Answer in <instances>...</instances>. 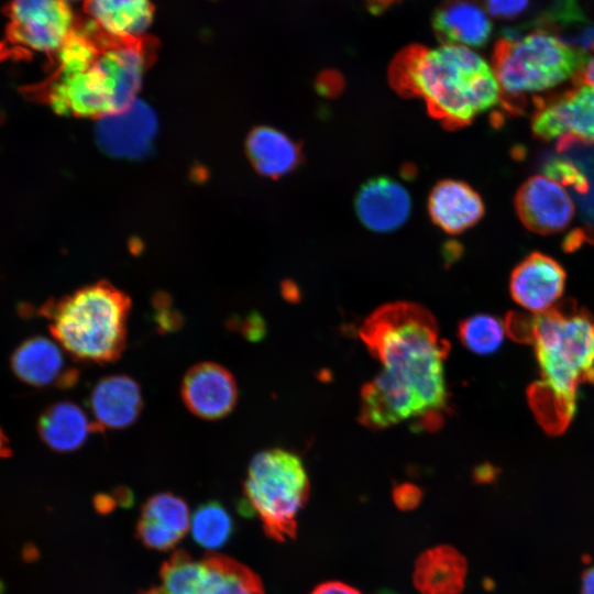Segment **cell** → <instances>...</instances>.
Masks as SVG:
<instances>
[{"mask_svg": "<svg viewBox=\"0 0 594 594\" xmlns=\"http://www.w3.org/2000/svg\"><path fill=\"white\" fill-rule=\"evenodd\" d=\"M359 333L383 365L362 388L360 422L383 429L417 418L420 427H439L447 409L443 364L450 345L440 338L433 315L418 304H386Z\"/></svg>", "mask_w": 594, "mask_h": 594, "instance_id": "6da1fadb", "label": "cell"}, {"mask_svg": "<svg viewBox=\"0 0 594 594\" xmlns=\"http://www.w3.org/2000/svg\"><path fill=\"white\" fill-rule=\"evenodd\" d=\"M389 80L402 96L421 98L429 114L450 129L470 124L501 102L492 67L462 45H410L393 59Z\"/></svg>", "mask_w": 594, "mask_h": 594, "instance_id": "7a4b0ae2", "label": "cell"}, {"mask_svg": "<svg viewBox=\"0 0 594 594\" xmlns=\"http://www.w3.org/2000/svg\"><path fill=\"white\" fill-rule=\"evenodd\" d=\"M130 309L125 293L100 280L44 304L41 314L70 358L105 364L117 361L125 349Z\"/></svg>", "mask_w": 594, "mask_h": 594, "instance_id": "3957f363", "label": "cell"}, {"mask_svg": "<svg viewBox=\"0 0 594 594\" xmlns=\"http://www.w3.org/2000/svg\"><path fill=\"white\" fill-rule=\"evenodd\" d=\"M588 57L583 48L569 45L550 31L505 35L495 43L492 56L501 102L507 111L516 113L522 109L525 95L573 79Z\"/></svg>", "mask_w": 594, "mask_h": 594, "instance_id": "277c9868", "label": "cell"}, {"mask_svg": "<svg viewBox=\"0 0 594 594\" xmlns=\"http://www.w3.org/2000/svg\"><path fill=\"white\" fill-rule=\"evenodd\" d=\"M532 343L542 381L576 399L582 384H594V318L573 300L537 314Z\"/></svg>", "mask_w": 594, "mask_h": 594, "instance_id": "5b68a950", "label": "cell"}, {"mask_svg": "<svg viewBox=\"0 0 594 594\" xmlns=\"http://www.w3.org/2000/svg\"><path fill=\"white\" fill-rule=\"evenodd\" d=\"M309 480L301 460L273 448L256 453L246 472L243 494L264 532L284 542L296 537L297 516L309 497Z\"/></svg>", "mask_w": 594, "mask_h": 594, "instance_id": "8992f818", "label": "cell"}, {"mask_svg": "<svg viewBox=\"0 0 594 594\" xmlns=\"http://www.w3.org/2000/svg\"><path fill=\"white\" fill-rule=\"evenodd\" d=\"M136 594H265L261 578L228 556L208 552L196 559L175 551L160 570V582Z\"/></svg>", "mask_w": 594, "mask_h": 594, "instance_id": "52a82bcc", "label": "cell"}, {"mask_svg": "<svg viewBox=\"0 0 594 594\" xmlns=\"http://www.w3.org/2000/svg\"><path fill=\"white\" fill-rule=\"evenodd\" d=\"M6 15L0 61L32 53H44L53 59L77 20L63 0H9Z\"/></svg>", "mask_w": 594, "mask_h": 594, "instance_id": "ba28073f", "label": "cell"}, {"mask_svg": "<svg viewBox=\"0 0 594 594\" xmlns=\"http://www.w3.org/2000/svg\"><path fill=\"white\" fill-rule=\"evenodd\" d=\"M531 129L535 136L570 143L594 144V88L574 82L573 88L548 97H535Z\"/></svg>", "mask_w": 594, "mask_h": 594, "instance_id": "9c48e42d", "label": "cell"}, {"mask_svg": "<svg viewBox=\"0 0 594 594\" xmlns=\"http://www.w3.org/2000/svg\"><path fill=\"white\" fill-rule=\"evenodd\" d=\"M515 208L521 223L538 234L563 231L575 215V205L565 188L546 175H535L518 188Z\"/></svg>", "mask_w": 594, "mask_h": 594, "instance_id": "30bf717a", "label": "cell"}, {"mask_svg": "<svg viewBox=\"0 0 594 594\" xmlns=\"http://www.w3.org/2000/svg\"><path fill=\"white\" fill-rule=\"evenodd\" d=\"M156 129L153 110L135 99L125 109L101 117L96 138L102 151L111 156L139 158L151 148Z\"/></svg>", "mask_w": 594, "mask_h": 594, "instance_id": "8fae6325", "label": "cell"}, {"mask_svg": "<svg viewBox=\"0 0 594 594\" xmlns=\"http://www.w3.org/2000/svg\"><path fill=\"white\" fill-rule=\"evenodd\" d=\"M187 409L206 420H217L229 415L238 402L237 382L226 367L213 362L191 366L180 387Z\"/></svg>", "mask_w": 594, "mask_h": 594, "instance_id": "7c38bea8", "label": "cell"}, {"mask_svg": "<svg viewBox=\"0 0 594 594\" xmlns=\"http://www.w3.org/2000/svg\"><path fill=\"white\" fill-rule=\"evenodd\" d=\"M63 350L45 337L29 338L11 355L13 374L33 387L69 388L76 384L79 372L67 362Z\"/></svg>", "mask_w": 594, "mask_h": 594, "instance_id": "4fadbf2b", "label": "cell"}, {"mask_svg": "<svg viewBox=\"0 0 594 594\" xmlns=\"http://www.w3.org/2000/svg\"><path fill=\"white\" fill-rule=\"evenodd\" d=\"M565 279L563 267L554 258L532 252L513 270L509 292L518 305L530 312L541 314L557 304Z\"/></svg>", "mask_w": 594, "mask_h": 594, "instance_id": "5bb4252c", "label": "cell"}, {"mask_svg": "<svg viewBox=\"0 0 594 594\" xmlns=\"http://www.w3.org/2000/svg\"><path fill=\"white\" fill-rule=\"evenodd\" d=\"M355 210L360 221L374 232H391L404 224L411 210V198L398 182L381 176L359 189Z\"/></svg>", "mask_w": 594, "mask_h": 594, "instance_id": "9a60e30c", "label": "cell"}, {"mask_svg": "<svg viewBox=\"0 0 594 594\" xmlns=\"http://www.w3.org/2000/svg\"><path fill=\"white\" fill-rule=\"evenodd\" d=\"M188 505L168 492L150 497L142 506L136 537L148 549L170 550L190 529Z\"/></svg>", "mask_w": 594, "mask_h": 594, "instance_id": "2e32d148", "label": "cell"}, {"mask_svg": "<svg viewBox=\"0 0 594 594\" xmlns=\"http://www.w3.org/2000/svg\"><path fill=\"white\" fill-rule=\"evenodd\" d=\"M89 404L98 431L123 429L132 426L142 411V391L128 375H109L94 386Z\"/></svg>", "mask_w": 594, "mask_h": 594, "instance_id": "e0dca14e", "label": "cell"}, {"mask_svg": "<svg viewBox=\"0 0 594 594\" xmlns=\"http://www.w3.org/2000/svg\"><path fill=\"white\" fill-rule=\"evenodd\" d=\"M431 220L450 234L461 233L484 215L481 196L468 184L460 180H442L431 190L428 198Z\"/></svg>", "mask_w": 594, "mask_h": 594, "instance_id": "ac0fdd59", "label": "cell"}, {"mask_svg": "<svg viewBox=\"0 0 594 594\" xmlns=\"http://www.w3.org/2000/svg\"><path fill=\"white\" fill-rule=\"evenodd\" d=\"M437 37L443 44L483 46L492 33V23L477 0H446L432 18Z\"/></svg>", "mask_w": 594, "mask_h": 594, "instance_id": "d6986e66", "label": "cell"}, {"mask_svg": "<svg viewBox=\"0 0 594 594\" xmlns=\"http://www.w3.org/2000/svg\"><path fill=\"white\" fill-rule=\"evenodd\" d=\"M41 440L53 451L69 453L79 449L97 426L75 403L63 400L45 408L37 420Z\"/></svg>", "mask_w": 594, "mask_h": 594, "instance_id": "ffe728a7", "label": "cell"}, {"mask_svg": "<svg viewBox=\"0 0 594 594\" xmlns=\"http://www.w3.org/2000/svg\"><path fill=\"white\" fill-rule=\"evenodd\" d=\"M466 571L464 557L453 547L441 544L419 556L413 580L420 594H460Z\"/></svg>", "mask_w": 594, "mask_h": 594, "instance_id": "44dd1931", "label": "cell"}, {"mask_svg": "<svg viewBox=\"0 0 594 594\" xmlns=\"http://www.w3.org/2000/svg\"><path fill=\"white\" fill-rule=\"evenodd\" d=\"M84 12L111 35L138 37L152 23L154 8L151 0H84Z\"/></svg>", "mask_w": 594, "mask_h": 594, "instance_id": "7402d4cb", "label": "cell"}, {"mask_svg": "<svg viewBox=\"0 0 594 594\" xmlns=\"http://www.w3.org/2000/svg\"><path fill=\"white\" fill-rule=\"evenodd\" d=\"M246 153L258 173L273 178L292 172L301 157L299 146L289 136L270 127L252 130Z\"/></svg>", "mask_w": 594, "mask_h": 594, "instance_id": "603a6c76", "label": "cell"}, {"mask_svg": "<svg viewBox=\"0 0 594 594\" xmlns=\"http://www.w3.org/2000/svg\"><path fill=\"white\" fill-rule=\"evenodd\" d=\"M527 397L536 419L546 432L559 435L566 429L575 413V398L557 392L542 380L529 386Z\"/></svg>", "mask_w": 594, "mask_h": 594, "instance_id": "cb8c5ba5", "label": "cell"}, {"mask_svg": "<svg viewBox=\"0 0 594 594\" xmlns=\"http://www.w3.org/2000/svg\"><path fill=\"white\" fill-rule=\"evenodd\" d=\"M191 535L208 550L221 548L230 538L233 522L228 512L217 502L199 506L190 519Z\"/></svg>", "mask_w": 594, "mask_h": 594, "instance_id": "d4e9b609", "label": "cell"}, {"mask_svg": "<svg viewBox=\"0 0 594 594\" xmlns=\"http://www.w3.org/2000/svg\"><path fill=\"white\" fill-rule=\"evenodd\" d=\"M458 336L462 344L473 353L488 355L502 345L505 326L494 316L476 314L460 322Z\"/></svg>", "mask_w": 594, "mask_h": 594, "instance_id": "484cf974", "label": "cell"}, {"mask_svg": "<svg viewBox=\"0 0 594 594\" xmlns=\"http://www.w3.org/2000/svg\"><path fill=\"white\" fill-rule=\"evenodd\" d=\"M536 315L526 312H509L505 321V331L513 340L532 343Z\"/></svg>", "mask_w": 594, "mask_h": 594, "instance_id": "4316f807", "label": "cell"}, {"mask_svg": "<svg viewBox=\"0 0 594 594\" xmlns=\"http://www.w3.org/2000/svg\"><path fill=\"white\" fill-rule=\"evenodd\" d=\"M529 0H485L486 10L499 19H513L528 6Z\"/></svg>", "mask_w": 594, "mask_h": 594, "instance_id": "83f0119b", "label": "cell"}, {"mask_svg": "<svg viewBox=\"0 0 594 594\" xmlns=\"http://www.w3.org/2000/svg\"><path fill=\"white\" fill-rule=\"evenodd\" d=\"M421 491L409 483H404L395 487L393 492V499L398 508L403 510H409L417 507L421 501Z\"/></svg>", "mask_w": 594, "mask_h": 594, "instance_id": "f1b7e54d", "label": "cell"}, {"mask_svg": "<svg viewBox=\"0 0 594 594\" xmlns=\"http://www.w3.org/2000/svg\"><path fill=\"white\" fill-rule=\"evenodd\" d=\"M343 85L341 76L332 70L323 72L317 80V87L323 95L332 96L340 91Z\"/></svg>", "mask_w": 594, "mask_h": 594, "instance_id": "f546056e", "label": "cell"}, {"mask_svg": "<svg viewBox=\"0 0 594 594\" xmlns=\"http://www.w3.org/2000/svg\"><path fill=\"white\" fill-rule=\"evenodd\" d=\"M310 594H363L356 587L340 581H328L317 585Z\"/></svg>", "mask_w": 594, "mask_h": 594, "instance_id": "4dcf8cb0", "label": "cell"}, {"mask_svg": "<svg viewBox=\"0 0 594 594\" xmlns=\"http://www.w3.org/2000/svg\"><path fill=\"white\" fill-rule=\"evenodd\" d=\"M594 52V43L590 45ZM573 82L584 84L594 88V55L590 56L583 68L575 75Z\"/></svg>", "mask_w": 594, "mask_h": 594, "instance_id": "1f68e13d", "label": "cell"}, {"mask_svg": "<svg viewBox=\"0 0 594 594\" xmlns=\"http://www.w3.org/2000/svg\"><path fill=\"white\" fill-rule=\"evenodd\" d=\"M581 594H594V565L586 569L582 575Z\"/></svg>", "mask_w": 594, "mask_h": 594, "instance_id": "d6a6232c", "label": "cell"}, {"mask_svg": "<svg viewBox=\"0 0 594 594\" xmlns=\"http://www.w3.org/2000/svg\"><path fill=\"white\" fill-rule=\"evenodd\" d=\"M369 10L372 13H381L393 4L399 2V0H364Z\"/></svg>", "mask_w": 594, "mask_h": 594, "instance_id": "836d02e7", "label": "cell"}, {"mask_svg": "<svg viewBox=\"0 0 594 594\" xmlns=\"http://www.w3.org/2000/svg\"><path fill=\"white\" fill-rule=\"evenodd\" d=\"M12 454L10 441L0 427V458H8Z\"/></svg>", "mask_w": 594, "mask_h": 594, "instance_id": "e575fe53", "label": "cell"}, {"mask_svg": "<svg viewBox=\"0 0 594 594\" xmlns=\"http://www.w3.org/2000/svg\"><path fill=\"white\" fill-rule=\"evenodd\" d=\"M63 1H70V0H63Z\"/></svg>", "mask_w": 594, "mask_h": 594, "instance_id": "d590c367", "label": "cell"}]
</instances>
